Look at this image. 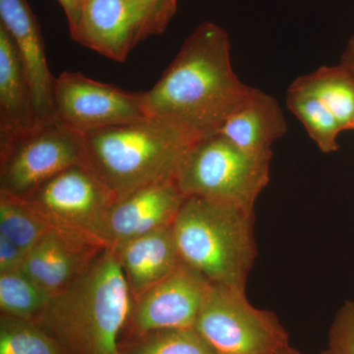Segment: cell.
Masks as SVG:
<instances>
[{
  "label": "cell",
  "instance_id": "cell-1",
  "mask_svg": "<svg viewBox=\"0 0 354 354\" xmlns=\"http://www.w3.org/2000/svg\"><path fill=\"white\" fill-rule=\"evenodd\" d=\"M252 90L235 74L227 32L207 21L191 32L143 97L150 118L192 144L218 133Z\"/></svg>",
  "mask_w": 354,
  "mask_h": 354
},
{
  "label": "cell",
  "instance_id": "cell-2",
  "mask_svg": "<svg viewBox=\"0 0 354 354\" xmlns=\"http://www.w3.org/2000/svg\"><path fill=\"white\" fill-rule=\"evenodd\" d=\"M132 305L118 258L104 248L71 286L50 297L37 324L67 354H121Z\"/></svg>",
  "mask_w": 354,
  "mask_h": 354
},
{
  "label": "cell",
  "instance_id": "cell-3",
  "mask_svg": "<svg viewBox=\"0 0 354 354\" xmlns=\"http://www.w3.org/2000/svg\"><path fill=\"white\" fill-rule=\"evenodd\" d=\"M179 259L212 285L245 290L257 256L254 211L185 196L172 223Z\"/></svg>",
  "mask_w": 354,
  "mask_h": 354
},
{
  "label": "cell",
  "instance_id": "cell-4",
  "mask_svg": "<svg viewBox=\"0 0 354 354\" xmlns=\"http://www.w3.org/2000/svg\"><path fill=\"white\" fill-rule=\"evenodd\" d=\"M86 165L116 199L176 176L189 143L155 118L83 133Z\"/></svg>",
  "mask_w": 354,
  "mask_h": 354
},
{
  "label": "cell",
  "instance_id": "cell-5",
  "mask_svg": "<svg viewBox=\"0 0 354 354\" xmlns=\"http://www.w3.org/2000/svg\"><path fill=\"white\" fill-rule=\"evenodd\" d=\"M272 158L244 152L216 133L188 146L174 178L185 196L254 211L269 183Z\"/></svg>",
  "mask_w": 354,
  "mask_h": 354
},
{
  "label": "cell",
  "instance_id": "cell-6",
  "mask_svg": "<svg viewBox=\"0 0 354 354\" xmlns=\"http://www.w3.org/2000/svg\"><path fill=\"white\" fill-rule=\"evenodd\" d=\"M48 230L109 248L108 215L115 198L86 164L72 165L24 200Z\"/></svg>",
  "mask_w": 354,
  "mask_h": 354
},
{
  "label": "cell",
  "instance_id": "cell-7",
  "mask_svg": "<svg viewBox=\"0 0 354 354\" xmlns=\"http://www.w3.org/2000/svg\"><path fill=\"white\" fill-rule=\"evenodd\" d=\"M194 328L218 354H279L290 346L278 317L230 286L211 285Z\"/></svg>",
  "mask_w": 354,
  "mask_h": 354
},
{
  "label": "cell",
  "instance_id": "cell-8",
  "mask_svg": "<svg viewBox=\"0 0 354 354\" xmlns=\"http://www.w3.org/2000/svg\"><path fill=\"white\" fill-rule=\"evenodd\" d=\"M86 164L82 133L55 120L0 145V192L25 200L72 165Z\"/></svg>",
  "mask_w": 354,
  "mask_h": 354
},
{
  "label": "cell",
  "instance_id": "cell-9",
  "mask_svg": "<svg viewBox=\"0 0 354 354\" xmlns=\"http://www.w3.org/2000/svg\"><path fill=\"white\" fill-rule=\"evenodd\" d=\"M55 109L58 121L82 134L150 118L143 93L124 92L80 72L65 71L55 78Z\"/></svg>",
  "mask_w": 354,
  "mask_h": 354
},
{
  "label": "cell",
  "instance_id": "cell-10",
  "mask_svg": "<svg viewBox=\"0 0 354 354\" xmlns=\"http://www.w3.org/2000/svg\"><path fill=\"white\" fill-rule=\"evenodd\" d=\"M212 283L189 266L180 264L167 278L133 300L124 335L193 328Z\"/></svg>",
  "mask_w": 354,
  "mask_h": 354
},
{
  "label": "cell",
  "instance_id": "cell-11",
  "mask_svg": "<svg viewBox=\"0 0 354 354\" xmlns=\"http://www.w3.org/2000/svg\"><path fill=\"white\" fill-rule=\"evenodd\" d=\"M72 39L118 62L143 41L137 0H85Z\"/></svg>",
  "mask_w": 354,
  "mask_h": 354
},
{
  "label": "cell",
  "instance_id": "cell-12",
  "mask_svg": "<svg viewBox=\"0 0 354 354\" xmlns=\"http://www.w3.org/2000/svg\"><path fill=\"white\" fill-rule=\"evenodd\" d=\"M0 25L12 38L31 85L36 127L57 120L55 78L48 68L43 37L27 0H0Z\"/></svg>",
  "mask_w": 354,
  "mask_h": 354
},
{
  "label": "cell",
  "instance_id": "cell-13",
  "mask_svg": "<svg viewBox=\"0 0 354 354\" xmlns=\"http://www.w3.org/2000/svg\"><path fill=\"white\" fill-rule=\"evenodd\" d=\"M185 199L176 178L149 184L116 199L108 215L109 248L169 227Z\"/></svg>",
  "mask_w": 354,
  "mask_h": 354
},
{
  "label": "cell",
  "instance_id": "cell-14",
  "mask_svg": "<svg viewBox=\"0 0 354 354\" xmlns=\"http://www.w3.org/2000/svg\"><path fill=\"white\" fill-rule=\"evenodd\" d=\"M102 249L48 230L26 254L21 271L53 297L71 286Z\"/></svg>",
  "mask_w": 354,
  "mask_h": 354
},
{
  "label": "cell",
  "instance_id": "cell-15",
  "mask_svg": "<svg viewBox=\"0 0 354 354\" xmlns=\"http://www.w3.org/2000/svg\"><path fill=\"white\" fill-rule=\"evenodd\" d=\"M127 279L133 300L167 278L180 264L172 225L111 248Z\"/></svg>",
  "mask_w": 354,
  "mask_h": 354
},
{
  "label": "cell",
  "instance_id": "cell-16",
  "mask_svg": "<svg viewBox=\"0 0 354 354\" xmlns=\"http://www.w3.org/2000/svg\"><path fill=\"white\" fill-rule=\"evenodd\" d=\"M288 130L285 113L272 95L253 88L245 102L234 111L218 134L244 152L272 156L274 142Z\"/></svg>",
  "mask_w": 354,
  "mask_h": 354
},
{
  "label": "cell",
  "instance_id": "cell-17",
  "mask_svg": "<svg viewBox=\"0 0 354 354\" xmlns=\"http://www.w3.org/2000/svg\"><path fill=\"white\" fill-rule=\"evenodd\" d=\"M35 127L29 79L12 38L0 25V145Z\"/></svg>",
  "mask_w": 354,
  "mask_h": 354
},
{
  "label": "cell",
  "instance_id": "cell-18",
  "mask_svg": "<svg viewBox=\"0 0 354 354\" xmlns=\"http://www.w3.org/2000/svg\"><path fill=\"white\" fill-rule=\"evenodd\" d=\"M290 85L318 97L335 116L342 131L354 130V76L344 65L320 67L298 77Z\"/></svg>",
  "mask_w": 354,
  "mask_h": 354
},
{
  "label": "cell",
  "instance_id": "cell-19",
  "mask_svg": "<svg viewBox=\"0 0 354 354\" xmlns=\"http://www.w3.org/2000/svg\"><path fill=\"white\" fill-rule=\"evenodd\" d=\"M286 106L302 123L321 152L330 153L339 150L341 125L318 97L290 85L286 92Z\"/></svg>",
  "mask_w": 354,
  "mask_h": 354
},
{
  "label": "cell",
  "instance_id": "cell-20",
  "mask_svg": "<svg viewBox=\"0 0 354 354\" xmlns=\"http://www.w3.org/2000/svg\"><path fill=\"white\" fill-rule=\"evenodd\" d=\"M121 354H218L194 327L151 330L120 339Z\"/></svg>",
  "mask_w": 354,
  "mask_h": 354
},
{
  "label": "cell",
  "instance_id": "cell-21",
  "mask_svg": "<svg viewBox=\"0 0 354 354\" xmlns=\"http://www.w3.org/2000/svg\"><path fill=\"white\" fill-rule=\"evenodd\" d=\"M50 295L21 271L0 274V310L2 315L38 323Z\"/></svg>",
  "mask_w": 354,
  "mask_h": 354
},
{
  "label": "cell",
  "instance_id": "cell-22",
  "mask_svg": "<svg viewBox=\"0 0 354 354\" xmlns=\"http://www.w3.org/2000/svg\"><path fill=\"white\" fill-rule=\"evenodd\" d=\"M0 354H67L39 324L0 316Z\"/></svg>",
  "mask_w": 354,
  "mask_h": 354
},
{
  "label": "cell",
  "instance_id": "cell-23",
  "mask_svg": "<svg viewBox=\"0 0 354 354\" xmlns=\"http://www.w3.org/2000/svg\"><path fill=\"white\" fill-rule=\"evenodd\" d=\"M48 230L24 200L0 192V234L28 252Z\"/></svg>",
  "mask_w": 354,
  "mask_h": 354
},
{
  "label": "cell",
  "instance_id": "cell-24",
  "mask_svg": "<svg viewBox=\"0 0 354 354\" xmlns=\"http://www.w3.org/2000/svg\"><path fill=\"white\" fill-rule=\"evenodd\" d=\"M330 354H354V301H346L329 330Z\"/></svg>",
  "mask_w": 354,
  "mask_h": 354
},
{
  "label": "cell",
  "instance_id": "cell-25",
  "mask_svg": "<svg viewBox=\"0 0 354 354\" xmlns=\"http://www.w3.org/2000/svg\"><path fill=\"white\" fill-rule=\"evenodd\" d=\"M143 20V39L162 34L176 15L178 0H137Z\"/></svg>",
  "mask_w": 354,
  "mask_h": 354
},
{
  "label": "cell",
  "instance_id": "cell-26",
  "mask_svg": "<svg viewBox=\"0 0 354 354\" xmlns=\"http://www.w3.org/2000/svg\"><path fill=\"white\" fill-rule=\"evenodd\" d=\"M26 254L21 247L0 234V274L21 270Z\"/></svg>",
  "mask_w": 354,
  "mask_h": 354
},
{
  "label": "cell",
  "instance_id": "cell-27",
  "mask_svg": "<svg viewBox=\"0 0 354 354\" xmlns=\"http://www.w3.org/2000/svg\"><path fill=\"white\" fill-rule=\"evenodd\" d=\"M85 0H58L60 6L64 8L68 22L70 35L73 34L79 20H80L81 12H82L83 4Z\"/></svg>",
  "mask_w": 354,
  "mask_h": 354
},
{
  "label": "cell",
  "instance_id": "cell-28",
  "mask_svg": "<svg viewBox=\"0 0 354 354\" xmlns=\"http://www.w3.org/2000/svg\"><path fill=\"white\" fill-rule=\"evenodd\" d=\"M341 64L346 67L354 76V36L349 39L346 50L342 53Z\"/></svg>",
  "mask_w": 354,
  "mask_h": 354
},
{
  "label": "cell",
  "instance_id": "cell-29",
  "mask_svg": "<svg viewBox=\"0 0 354 354\" xmlns=\"http://www.w3.org/2000/svg\"><path fill=\"white\" fill-rule=\"evenodd\" d=\"M279 354H302L301 353H299V351H297V349L291 348V346H288V348H286L285 351H283V353H281ZM320 354H330L329 351H323L322 353Z\"/></svg>",
  "mask_w": 354,
  "mask_h": 354
}]
</instances>
